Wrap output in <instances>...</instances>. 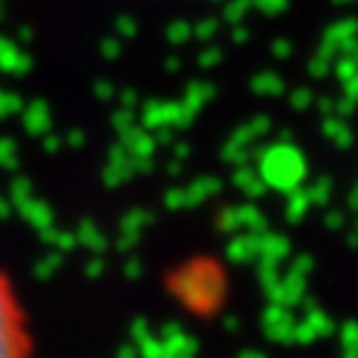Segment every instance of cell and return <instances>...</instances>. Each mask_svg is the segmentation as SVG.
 <instances>
[{"label":"cell","mask_w":358,"mask_h":358,"mask_svg":"<svg viewBox=\"0 0 358 358\" xmlns=\"http://www.w3.org/2000/svg\"><path fill=\"white\" fill-rule=\"evenodd\" d=\"M0 358H34L29 313L15 280L0 268Z\"/></svg>","instance_id":"obj_1"}]
</instances>
